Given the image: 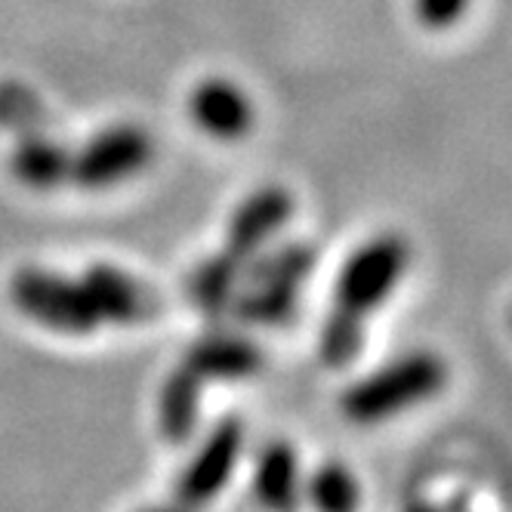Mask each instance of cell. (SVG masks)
<instances>
[{"mask_svg": "<svg viewBox=\"0 0 512 512\" xmlns=\"http://www.w3.org/2000/svg\"><path fill=\"white\" fill-rule=\"evenodd\" d=\"M155 158V139L139 124H112L90 136L81 152L71 155V182L84 192H105L142 173Z\"/></svg>", "mask_w": 512, "mask_h": 512, "instance_id": "obj_4", "label": "cell"}, {"mask_svg": "<svg viewBox=\"0 0 512 512\" xmlns=\"http://www.w3.org/2000/svg\"><path fill=\"white\" fill-rule=\"evenodd\" d=\"M445 380L448 364L435 352L401 355L398 361L352 383L343 392V414L358 426L383 423L417 408L420 401H429L435 392H442Z\"/></svg>", "mask_w": 512, "mask_h": 512, "instance_id": "obj_1", "label": "cell"}, {"mask_svg": "<svg viewBox=\"0 0 512 512\" xmlns=\"http://www.w3.org/2000/svg\"><path fill=\"white\" fill-rule=\"evenodd\" d=\"M139 512H186V509L176 506V503H170V506H152V509H139Z\"/></svg>", "mask_w": 512, "mask_h": 512, "instance_id": "obj_20", "label": "cell"}, {"mask_svg": "<svg viewBox=\"0 0 512 512\" xmlns=\"http://www.w3.org/2000/svg\"><path fill=\"white\" fill-rule=\"evenodd\" d=\"M300 287L303 284H290V281L250 284V290L238 300L235 312H238V318H244L250 324H281L294 315Z\"/></svg>", "mask_w": 512, "mask_h": 512, "instance_id": "obj_15", "label": "cell"}, {"mask_svg": "<svg viewBox=\"0 0 512 512\" xmlns=\"http://www.w3.org/2000/svg\"><path fill=\"white\" fill-rule=\"evenodd\" d=\"M10 303L28 321L65 337H90L102 324L81 278L25 266L10 278Z\"/></svg>", "mask_w": 512, "mask_h": 512, "instance_id": "obj_2", "label": "cell"}, {"mask_svg": "<svg viewBox=\"0 0 512 512\" xmlns=\"http://www.w3.org/2000/svg\"><path fill=\"white\" fill-rule=\"evenodd\" d=\"M241 451H244V423L235 417L219 420L207 432L195 457L186 463V469L179 472L173 503L186 512H201L207 503H213L229 488Z\"/></svg>", "mask_w": 512, "mask_h": 512, "instance_id": "obj_5", "label": "cell"}, {"mask_svg": "<svg viewBox=\"0 0 512 512\" xmlns=\"http://www.w3.org/2000/svg\"><path fill=\"white\" fill-rule=\"evenodd\" d=\"M201 392L204 383L179 361V368L164 380L158 392V429L164 442L186 445L201 420Z\"/></svg>", "mask_w": 512, "mask_h": 512, "instance_id": "obj_12", "label": "cell"}, {"mask_svg": "<svg viewBox=\"0 0 512 512\" xmlns=\"http://www.w3.org/2000/svg\"><path fill=\"white\" fill-rule=\"evenodd\" d=\"M405 512H445L442 506H435V503H426V500H417V503H411Z\"/></svg>", "mask_w": 512, "mask_h": 512, "instance_id": "obj_19", "label": "cell"}, {"mask_svg": "<svg viewBox=\"0 0 512 512\" xmlns=\"http://www.w3.org/2000/svg\"><path fill=\"white\" fill-rule=\"evenodd\" d=\"M303 494L297 448L272 442L260 451L253 466V497L266 512H294Z\"/></svg>", "mask_w": 512, "mask_h": 512, "instance_id": "obj_10", "label": "cell"}, {"mask_svg": "<svg viewBox=\"0 0 512 512\" xmlns=\"http://www.w3.org/2000/svg\"><path fill=\"white\" fill-rule=\"evenodd\" d=\"M182 364L201 380H247L263 371V352L247 337L207 334L189 346Z\"/></svg>", "mask_w": 512, "mask_h": 512, "instance_id": "obj_9", "label": "cell"}, {"mask_svg": "<svg viewBox=\"0 0 512 512\" xmlns=\"http://www.w3.org/2000/svg\"><path fill=\"white\" fill-rule=\"evenodd\" d=\"M81 284L87 287V294L102 318L112 324H142L152 321L158 312L155 294L145 284H139L133 275L124 269H115L108 263H93L84 275Z\"/></svg>", "mask_w": 512, "mask_h": 512, "instance_id": "obj_8", "label": "cell"}, {"mask_svg": "<svg viewBox=\"0 0 512 512\" xmlns=\"http://www.w3.org/2000/svg\"><path fill=\"white\" fill-rule=\"evenodd\" d=\"M364 346V321L352 318V315H343V312H334L327 315L324 321V331H321V361L327 368H349V364L358 358Z\"/></svg>", "mask_w": 512, "mask_h": 512, "instance_id": "obj_16", "label": "cell"}, {"mask_svg": "<svg viewBox=\"0 0 512 512\" xmlns=\"http://www.w3.org/2000/svg\"><path fill=\"white\" fill-rule=\"evenodd\" d=\"M294 213V198L281 186H266L260 192H253L229 219L226 232V250L232 260L241 266L250 263V256L260 250Z\"/></svg>", "mask_w": 512, "mask_h": 512, "instance_id": "obj_7", "label": "cell"}, {"mask_svg": "<svg viewBox=\"0 0 512 512\" xmlns=\"http://www.w3.org/2000/svg\"><path fill=\"white\" fill-rule=\"evenodd\" d=\"M241 269L244 266L238 260H232L229 253L207 256V260L189 278V297H192V303L204 315H210V318L223 315L226 306L232 303V294H235V284H238Z\"/></svg>", "mask_w": 512, "mask_h": 512, "instance_id": "obj_13", "label": "cell"}, {"mask_svg": "<svg viewBox=\"0 0 512 512\" xmlns=\"http://www.w3.org/2000/svg\"><path fill=\"white\" fill-rule=\"evenodd\" d=\"M315 269V250L309 244H287L263 260H256L250 269V284H263V281H290V284H303L306 275Z\"/></svg>", "mask_w": 512, "mask_h": 512, "instance_id": "obj_17", "label": "cell"}, {"mask_svg": "<svg viewBox=\"0 0 512 512\" xmlns=\"http://www.w3.org/2000/svg\"><path fill=\"white\" fill-rule=\"evenodd\" d=\"M469 0H414V13L423 28L445 31L463 19Z\"/></svg>", "mask_w": 512, "mask_h": 512, "instance_id": "obj_18", "label": "cell"}, {"mask_svg": "<svg viewBox=\"0 0 512 512\" xmlns=\"http://www.w3.org/2000/svg\"><path fill=\"white\" fill-rule=\"evenodd\" d=\"M189 118L198 130H204L210 139L235 142L244 139L256 121L253 99L244 87H238L229 78H204L189 93Z\"/></svg>", "mask_w": 512, "mask_h": 512, "instance_id": "obj_6", "label": "cell"}, {"mask_svg": "<svg viewBox=\"0 0 512 512\" xmlns=\"http://www.w3.org/2000/svg\"><path fill=\"white\" fill-rule=\"evenodd\" d=\"M306 497L315 512H358L361 488L346 463H321L306 482Z\"/></svg>", "mask_w": 512, "mask_h": 512, "instance_id": "obj_14", "label": "cell"}, {"mask_svg": "<svg viewBox=\"0 0 512 512\" xmlns=\"http://www.w3.org/2000/svg\"><path fill=\"white\" fill-rule=\"evenodd\" d=\"M10 173L28 192H56L71 179V152L50 136L28 133L13 145Z\"/></svg>", "mask_w": 512, "mask_h": 512, "instance_id": "obj_11", "label": "cell"}, {"mask_svg": "<svg viewBox=\"0 0 512 512\" xmlns=\"http://www.w3.org/2000/svg\"><path fill=\"white\" fill-rule=\"evenodd\" d=\"M411 247L398 232H383L371 241H364L346 260L343 272L337 275L334 290V312L368 321L383 300L392 297L401 275L408 272Z\"/></svg>", "mask_w": 512, "mask_h": 512, "instance_id": "obj_3", "label": "cell"}]
</instances>
